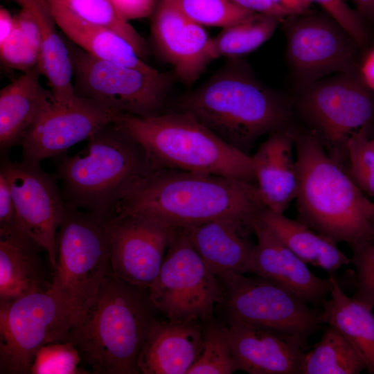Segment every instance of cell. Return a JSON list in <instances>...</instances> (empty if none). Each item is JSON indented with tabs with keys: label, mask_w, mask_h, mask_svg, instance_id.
Wrapping results in <instances>:
<instances>
[{
	"label": "cell",
	"mask_w": 374,
	"mask_h": 374,
	"mask_svg": "<svg viewBox=\"0 0 374 374\" xmlns=\"http://www.w3.org/2000/svg\"><path fill=\"white\" fill-rule=\"evenodd\" d=\"M106 229L112 273L129 283L149 289L177 229L138 215L112 214Z\"/></svg>",
	"instance_id": "cell-15"
},
{
	"label": "cell",
	"mask_w": 374,
	"mask_h": 374,
	"mask_svg": "<svg viewBox=\"0 0 374 374\" xmlns=\"http://www.w3.org/2000/svg\"><path fill=\"white\" fill-rule=\"evenodd\" d=\"M320 5L357 44H362L366 34L360 17L346 0H309Z\"/></svg>",
	"instance_id": "cell-38"
},
{
	"label": "cell",
	"mask_w": 374,
	"mask_h": 374,
	"mask_svg": "<svg viewBox=\"0 0 374 374\" xmlns=\"http://www.w3.org/2000/svg\"><path fill=\"white\" fill-rule=\"evenodd\" d=\"M0 172L6 177L15 204L17 226L46 252L53 270L57 264V235L65 202L57 179L39 164L3 157Z\"/></svg>",
	"instance_id": "cell-13"
},
{
	"label": "cell",
	"mask_w": 374,
	"mask_h": 374,
	"mask_svg": "<svg viewBox=\"0 0 374 374\" xmlns=\"http://www.w3.org/2000/svg\"><path fill=\"white\" fill-rule=\"evenodd\" d=\"M346 150L350 177L360 190L374 196V150L368 137V125L350 134Z\"/></svg>",
	"instance_id": "cell-34"
},
{
	"label": "cell",
	"mask_w": 374,
	"mask_h": 374,
	"mask_svg": "<svg viewBox=\"0 0 374 374\" xmlns=\"http://www.w3.org/2000/svg\"><path fill=\"white\" fill-rule=\"evenodd\" d=\"M228 333L239 371L250 374H300L307 341L243 323L229 324Z\"/></svg>",
	"instance_id": "cell-18"
},
{
	"label": "cell",
	"mask_w": 374,
	"mask_h": 374,
	"mask_svg": "<svg viewBox=\"0 0 374 374\" xmlns=\"http://www.w3.org/2000/svg\"><path fill=\"white\" fill-rule=\"evenodd\" d=\"M78 350L70 342L60 341L42 346L36 353L30 374H87L80 366Z\"/></svg>",
	"instance_id": "cell-35"
},
{
	"label": "cell",
	"mask_w": 374,
	"mask_h": 374,
	"mask_svg": "<svg viewBox=\"0 0 374 374\" xmlns=\"http://www.w3.org/2000/svg\"><path fill=\"white\" fill-rule=\"evenodd\" d=\"M28 10L42 35L39 66L55 99L69 103L75 97L73 65L66 44L58 34L57 24L46 0H12Z\"/></svg>",
	"instance_id": "cell-26"
},
{
	"label": "cell",
	"mask_w": 374,
	"mask_h": 374,
	"mask_svg": "<svg viewBox=\"0 0 374 374\" xmlns=\"http://www.w3.org/2000/svg\"><path fill=\"white\" fill-rule=\"evenodd\" d=\"M352 263L356 269L355 292L352 298L368 308H374V243L355 247Z\"/></svg>",
	"instance_id": "cell-36"
},
{
	"label": "cell",
	"mask_w": 374,
	"mask_h": 374,
	"mask_svg": "<svg viewBox=\"0 0 374 374\" xmlns=\"http://www.w3.org/2000/svg\"><path fill=\"white\" fill-rule=\"evenodd\" d=\"M42 251L17 225L0 229V300L50 289Z\"/></svg>",
	"instance_id": "cell-23"
},
{
	"label": "cell",
	"mask_w": 374,
	"mask_h": 374,
	"mask_svg": "<svg viewBox=\"0 0 374 374\" xmlns=\"http://www.w3.org/2000/svg\"><path fill=\"white\" fill-rule=\"evenodd\" d=\"M260 222L285 246L307 264L330 274L344 265L352 263L337 244L299 220L266 208Z\"/></svg>",
	"instance_id": "cell-27"
},
{
	"label": "cell",
	"mask_w": 374,
	"mask_h": 374,
	"mask_svg": "<svg viewBox=\"0 0 374 374\" xmlns=\"http://www.w3.org/2000/svg\"><path fill=\"white\" fill-rule=\"evenodd\" d=\"M16 224V213L9 183L0 172V229Z\"/></svg>",
	"instance_id": "cell-40"
},
{
	"label": "cell",
	"mask_w": 374,
	"mask_h": 374,
	"mask_svg": "<svg viewBox=\"0 0 374 374\" xmlns=\"http://www.w3.org/2000/svg\"><path fill=\"white\" fill-rule=\"evenodd\" d=\"M199 356L186 374H231L239 371L231 348L228 326L211 319L204 323Z\"/></svg>",
	"instance_id": "cell-32"
},
{
	"label": "cell",
	"mask_w": 374,
	"mask_h": 374,
	"mask_svg": "<svg viewBox=\"0 0 374 374\" xmlns=\"http://www.w3.org/2000/svg\"><path fill=\"white\" fill-rule=\"evenodd\" d=\"M266 208L256 184L211 174L152 169L125 192L112 214L138 215L187 229L223 218L254 226Z\"/></svg>",
	"instance_id": "cell-1"
},
{
	"label": "cell",
	"mask_w": 374,
	"mask_h": 374,
	"mask_svg": "<svg viewBox=\"0 0 374 374\" xmlns=\"http://www.w3.org/2000/svg\"><path fill=\"white\" fill-rule=\"evenodd\" d=\"M109 216L65 202L48 291L64 303L74 323L93 303L111 271L106 229Z\"/></svg>",
	"instance_id": "cell-7"
},
{
	"label": "cell",
	"mask_w": 374,
	"mask_h": 374,
	"mask_svg": "<svg viewBox=\"0 0 374 374\" xmlns=\"http://www.w3.org/2000/svg\"><path fill=\"white\" fill-rule=\"evenodd\" d=\"M364 370L365 362L353 344L327 324L319 341L305 353L300 374H358Z\"/></svg>",
	"instance_id": "cell-29"
},
{
	"label": "cell",
	"mask_w": 374,
	"mask_h": 374,
	"mask_svg": "<svg viewBox=\"0 0 374 374\" xmlns=\"http://www.w3.org/2000/svg\"><path fill=\"white\" fill-rule=\"evenodd\" d=\"M354 40L333 19L299 17L287 29V54L294 73L305 85L323 76L352 73Z\"/></svg>",
	"instance_id": "cell-16"
},
{
	"label": "cell",
	"mask_w": 374,
	"mask_h": 374,
	"mask_svg": "<svg viewBox=\"0 0 374 374\" xmlns=\"http://www.w3.org/2000/svg\"><path fill=\"white\" fill-rule=\"evenodd\" d=\"M254 235L257 242L248 272L280 284L309 305L322 307L332 288L330 276L314 274L260 220L254 224Z\"/></svg>",
	"instance_id": "cell-19"
},
{
	"label": "cell",
	"mask_w": 374,
	"mask_h": 374,
	"mask_svg": "<svg viewBox=\"0 0 374 374\" xmlns=\"http://www.w3.org/2000/svg\"><path fill=\"white\" fill-rule=\"evenodd\" d=\"M294 133L298 220L350 249L373 242L374 204L362 193L314 132Z\"/></svg>",
	"instance_id": "cell-3"
},
{
	"label": "cell",
	"mask_w": 374,
	"mask_h": 374,
	"mask_svg": "<svg viewBox=\"0 0 374 374\" xmlns=\"http://www.w3.org/2000/svg\"><path fill=\"white\" fill-rule=\"evenodd\" d=\"M283 7L292 15L302 14L305 12L312 3L309 0H271Z\"/></svg>",
	"instance_id": "cell-44"
},
{
	"label": "cell",
	"mask_w": 374,
	"mask_h": 374,
	"mask_svg": "<svg viewBox=\"0 0 374 374\" xmlns=\"http://www.w3.org/2000/svg\"><path fill=\"white\" fill-rule=\"evenodd\" d=\"M122 112L99 101L75 96L69 103L53 93L21 143V161L39 164L65 154L75 144L116 121Z\"/></svg>",
	"instance_id": "cell-14"
},
{
	"label": "cell",
	"mask_w": 374,
	"mask_h": 374,
	"mask_svg": "<svg viewBox=\"0 0 374 374\" xmlns=\"http://www.w3.org/2000/svg\"><path fill=\"white\" fill-rule=\"evenodd\" d=\"M73 315L50 291L0 300V373L30 374L37 352L64 341Z\"/></svg>",
	"instance_id": "cell-10"
},
{
	"label": "cell",
	"mask_w": 374,
	"mask_h": 374,
	"mask_svg": "<svg viewBox=\"0 0 374 374\" xmlns=\"http://www.w3.org/2000/svg\"><path fill=\"white\" fill-rule=\"evenodd\" d=\"M42 75L37 65L0 91V148L1 152L21 145L51 96L40 83Z\"/></svg>",
	"instance_id": "cell-24"
},
{
	"label": "cell",
	"mask_w": 374,
	"mask_h": 374,
	"mask_svg": "<svg viewBox=\"0 0 374 374\" xmlns=\"http://www.w3.org/2000/svg\"><path fill=\"white\" fill-rule=\"evenodd\" d=\"M155 310L148 289L110 271L64 341L76 348L91 373L139 374L138 357L156 320Z\"/></svg>",
	"instance_id": "cell-2"
},
{
	"label": "cell",
	"mask_w": 374,
	"mask_h": 374,
	"mask_svg": "<svg viewBox=\"0 0 374 374\" xmlns=\"http://www.w3.org/2000/svg\"><path fill=\"white\" fill-rule=\"evenodd\" d=\"M371 231H372L373 239V243H374V206H373V212L371 217Z\"/></svg>",
	"instance_id": "cell-47"
},
{
	"label": "cell",
	"mask_w": 374,
	"mask_h": 374,
	"mask_svg": "<svg viewBox=\"0 0 374 374\" xmlns=\"http://www.w3.org/2000/svg\"><path fill=\"white\" fill-rule=\"evenodd\" d=\"M117 123L144 150L153 169L224 176L256 184L251 155L226 143L188 112L121 113Z\"/></svg>",
	"instance_id": "cell-5"
},
{
	"label": "cell",
	"mask_w": 374,
	"mask_h": 374,
	"mask_svg": "<svg viewBox=\"0 0 374 374\" xmlns=\"http://www.w3.org/2000/svg\"><path fill=\"white\" fill-rule=\"evenodd\" d=\"M179 106L247 154L261 136L287 129L290 118L283 100L234 63L186 94Z\"/></svg>",
	"instance_id": "cell-4"
},
{
	"label": "cell",
	"mask_w": 374,
	"mask_h": 374,
	"mask_svg": "<svg viewBox=\"0 0 374 374\" xmlns=\"http://www.w3.org/2000/svg\"><path fill=\"white\" fill-rule=\"evenodd\" d=\"M57 158L64 202L105 215H111L125 192L153 169L140 144L115 122L91 136L77 154Z\"/></svg>",
	"instance_id": "cell-6"
},
{
	"label": "cell",
	"mask_w": 374,
	"mask_h": 374,
	"mask_svg": "<svg viewBox=\"0 0 374 374\" xmlns=\"http://www.w3.org/2000/svg\"><path fill=\"white\" fill-rule=\"evenodd\" d=\"M148 291L157 310L173 321L207 322L224 298L222 284L206 266L185 229H177Z\"/></svg>",
	"instance_id": "cell-8"
},
{
	"label": "cell",
	"mask_w": 374,
	"mask_h": 374,
	"mask_svg": "<svg viewBox=\"0 0 374 374\" xmlns=\"http://www.w3.org/2000/svg\"><path fill=\"white\" fill-rule=\"evenodd\" d=\"M0 57L1 63L7 68L23 73L39 63V51L17 26L10 37L0 44Z\"/></svg>",
	"instance_id": "cell-37"
},
{
	"label": "cell",
	"mask_w": 374,
	"mask_h": 374,
	"mask_svg": "<svg viewBox=\"0 0 374 374\" xmlns=\"http://www.w3.org/2000/svg\"><path fill=\"white\" fill-rule=\"evenodd\" d=\"M297 107L320 141L335 157L339 156L352 133L368 124L374 114V99L351 73L305 85Z\"/></svg>",
	"instance_id": "cell-12"
},
{
	"label": "cell",
	"mask_w": 374,
	"mask_h": 374,
	"mask_svg": "<svg viewBox=\"0 0 374 374\" xmlns=\"http://www.w3.org/2000/svg\"><path fill=\"white\" fill-rule=\"evenodd\" d=\"M74 15L107 28L128 42L143 59L148 54L145 39L118 11L110 0H53Z\"/></svg>",
	"instance_id": "cell-31"
},
{
	"label": "cell",
	"mask_w": 374,
	"mask_h": 374,
	"mask_svg": "<svg viewBox=\"0 0 374 374\" xmlns=\"http://www.w3.org/2000/svg\"><path fill=\"white\" fill-rule=\"evenodd\" d=\"M57 26L78 46L101 60L146 71L157 69L148 65L132 45L116 33L78 17L53 0H46Z\"/></svg>",
	"instance_id": "cell-25"
},
{
	"label": "cell",
	"mask_w": 374,
	"mask_h": 374,
	"mask_svg": "<svg viewBox=\"0 0 374 374\" xmlns=\"http://www.w3.org/2000/svg\"><path fill=\"white\" fill-rule=\"evenodd\" d=\"M185 230L206 266L220 280L248 272L256 247L253 224L223 218Z\"/></svg>",
	"instance_id": "cell-20"
},
{
	"label": "cell",
	"mask_w": 374,
	"mask_h": 374,
	"mask_svg": "<svg viewBox=\"0 0 374 374\" xmlns=\"http://www.w3.org/2000/svg\"><path fill=\"white\" fill-rule=\"evenodd\" d=\"M16 20L3 6L0 8V44H3L16 28Z\"/></svg>",
	"instance_id": "cell-43"
},
{
	"label": "cell",
	"mask_w": 374,
	"mask_h": 374,
	"mask_svg": "<svg viewBox=\"0 0 374 374\" xmlns=\"http://www.w3.org/2000/svg\"><path fill=\"white\" fill-rule=\"evenodd\" d=\"M332 288L321 309L323 323L339 330L356 348L366 364L367 373L374 374V314L372 310L348 296L335 276Z\"/></svg>",
	"instance_id": "cell-28"
},
{
	"label": "cell",
	"mask_w": 374,
	"mask_h": 374,
	"mask_svg": "<svg viewBox=\"0 0 374 374\" xmlns=\"http://www.w3.org/2000/svg\"><path fill=\"white\" fill-rule=\"evenodd\" d=\"M362 73L364 83L369 89L374 90V50L366 58L362 68Z\"/></svg>",
	"instance_id": "cell-45"
},
{
	"label": "cell",
	"mask_w": 374,
	"mask_h": 374,
	"mask_svg": "<svg viewBox=\"0 0 374 374\" xmlns=\"http://www.w3.org/2000/svg\"><path fill=\"white\" fill-rule=\"evenodd\" d=\"M351 1L360 17L374 19V0H346Z\"/></svg>",
	"instance_id": "cell-46"
},
{
	"label": "cell",
	"mask_w": 374,
	"mask_h": 374,
	"mask_svg": "<svg viewBox=\"0 0 374 374\" xmlns=\"http://www.w3.org/2000/svg\"><path fill=\"white\" fill-rule=\"evenodd\" d=\"M17 26L26 38L40 52L42 35L37 21L31 12L21 7L19 13L15 16Z\"/></svg>",
	"instance_id": "cell-41"
},
{
	"label": "cell",
	"mask_w": 374,
	"mask_h": 374,
	"mask_svg": "<svg viewBox=\"0 0 374 374\" xmlns=\"http://www.w3.org/2000/svg\"><path fill=\"white\" fill-rule=\"evenodd\" d=\"M201 321L155 320L144 341L137 364L143 374H186L204 342Z\"/></svg>",
	"instance_id": "cell-21"
},
{
	"label": "cell",
	"mask_w": 374,
	"mask_h": 374,
	"mask_svg": "<svg viewBox=\"0 0 374 374\" xmlns=\"http://www.w3.org/2000/svg\"><path fill=\"white\" fill-rule=\"evenodd\" d=\"M72 62L76 96L105 103L139 116L159 114L172 77L96 57L64 39Z\"/></svg>",
	"instance_id": "cell-9"
},
{
	"label": "cell",
	"mask_w": 374,
	"mask_h": 374,
	"mask_svg": "<svg viewBox=\"0 0 374 374\" xmlns=\"http://www.w3.org/2000/svg\"><path fill=\"white\" fill-rule=\"evenodd\" d=\"M293 132L287 128L269 134L251 155L256 185L265 206L280 213L297 195Z\"/></svg>",
	"instance_id": "cell-22"
},
{
	"label": "cell",
	"mask_w": 374,
	"mask_h": 374,
	"mask_svg": "<svg viewBox=\"0 0 374 374\" xmlns=\"http://www.w3.org/2000/svg\"><path fill=\"white\" fill-rule=\"evenodd\" d=\"M127 21L151 16L160 0H110Z\"/></svg>",
	"instance_id": "cell-39"
},
{
	"label": "cell",
	"mask_w": 374,
	"mask_h": 374,
	"mask_svg": "<svg viewBox=\"0 0 374 374\" xmlns=\"http://www.w3.org/2000/svg\"><path fill=\"white\" fill-rule=\"evenodd\" d=\"M151 38L159 55L173 68L184 84H193L212 61L211 38L204 26L186 17L168 0L153 11Z\"/></svg>",
	"instance_id": "cell-17"
},
{
	"label": "cell",
	"mask_w": 374,
	"mask_h": 374,
	"mask_svg": "<svg viewBox=\"0 0 374 374\" xmlns=\"http://www.w3.org/2000/svg\"><path fill=\"white\" fill-rule=\"evenodd\" d=\"M237 5L257 13L282 19L292 15L289 11L271 0H230Z\"/></svg>",
	"instance_id": "cell-42"
},
{
	"label": "cell",
	"mask_w": 374,
	"mask_h": 374,
	"mask_svg": "<svg viewBox=\"0 0 374 374\" xmlns=\"http://www.w3.org/2000/svg\"><path fill=\"white\" fill-rule=\"evenodd\" d=\"M191 21L222 28L247 21L257 12L230 0H168Z\"/></svg>",
	"instance_id": "cell-33"
},
{
	"label": "cell",
	"mask_w": 374,
	"mask_h": 374,
	"mask_svg": "<svg viewBox=\"0 0 374 374\" xmlns=\"http://www.w3.org/2000/svg\"><path fill=\"white\" fill-rule=\"evenodd\" d=\"M229 324L243 323L295 336L307 341L323 322L321 310L292 292L257 275H233L220 280Z\"/></svg>",
	"instance_id": "cell-11"
},
{
	"label": "cell",
	"mask_w": 374,
	"mask_h": 374,
	"mask_svg": "<svg viewBox=\"0 0 374 374\" xmlns=\"http://www.w3.org/2000/svg\"><path fill=\"white\" fill-rule=\"evenodd\" d=\"M279 21L276 17L256 13L247 21L222 28L211 38V60L234 57L252 52L272 36Z\"/></svg>",
	"instance_id": "cell-30"
},
{
	"label": "cell",
	"mask_w": 374,
	"mask_h": 374,
	"mask_svg": "<svg viewBox=\"0 0 374 374\" xmlns=\"http://www.w3.org/2000/svg\"><path fill=\"white\" fill-rule=\"evenodd\" d=\"M369 142H370V144H371V146L372 147L373 150H374V139H369Z\"/></svg>",
	"instance_id": "cell-48"
}]
</instances>
